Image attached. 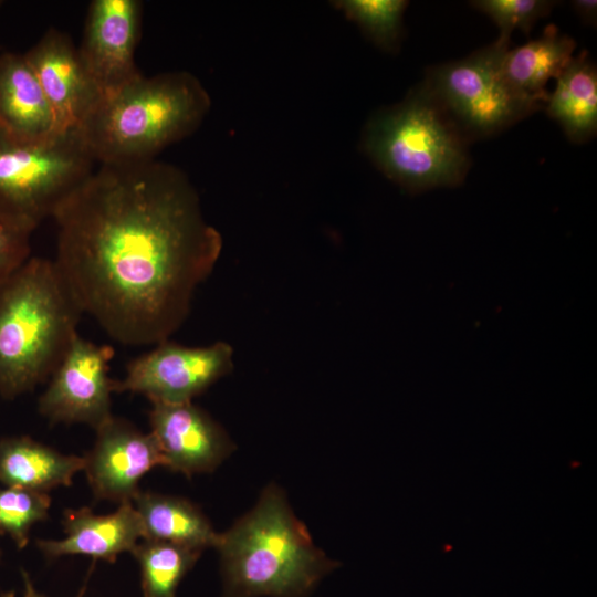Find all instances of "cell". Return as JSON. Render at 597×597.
Here are the masks:
<instances>
[{"label":"cell","instance_id":"obj_9","mask_svg":"<svg viewBox=\"0 0 597 597\" xmlns=\"http://www.w3.org/2000/svg\"><path fill=\"white\" fill-rule=\"evenodd\" d=\"M113 346L73 338L38 400L51 423H84L98 429L112 415L114 379L108 376Z\"/></svg>","mask_w":597,"mask_h":597},{"label":"cell","instance_id":"obj_26","mask_svg":"<svg viewBox=\"0 0 597 597\" xmlns=\"http://www.w3.org/2000/svg\"><path fill=\"white\" fill-rule=\"evenodd\" d=\"M21 576H22V582H23V587H24L23 588L24 597H46L35 589L30 575L25 570L21 572Z\"/></svg>","mask_w":597,"mask_h":597},{"label":"cell","instance_id":"obj_15","mask_svg":"<svg viewBox=\"0 0 597 597\" xmlns=\"http://www.w3.org/2000/svg\"><path fill=\"white\" fill-rule=\"evenodd\" d=\"M0 127L29 142L63 134L57 130L50 103L23 54L0 53Z\"/></svg>","mask_w":597,"mask_h":597},{"label":"cell","instance_id":"obj_7","mask_svg":"<svg viewBox=\"0 0 597 597\" xmlns=\"http://www.w3.org/2000/svg\"><path fill=\"white\" fill-rule=\"evenodd\" d=\"M507 49L496 40L428 72L423 86L468 140L494 135L543 107L507 81L503 71Z\"/></svg>","mask_w":597,"mask_h":597},{"label":"cell","instance_id":"obj_5","mask_svg":"<svg viewBox=\"0 0 597 597\" xmlns=\"http://www.w3.org/2000/svg\"><path fill=\"white\" fill-rule=\"evenodd\" d=\"M467 143L423 84L378 111L363 134V148L378 169L413 191L461 184L470 165Z\"/></svg>","mask_w":597,"mask_h":597},{"label":"cell","instance_id":"obj_24","mask_svg":"<svg viewBox=\"0 0 597 597\" xmlns=\"http://www.w3.org/2000/svg\"><path fill=\"white\" fill-rule=\"evenodd\" d=\"M34 227L0 217V283L31 256Z\"/></svg>","mask_w":597,"mask_h":597},{"label":"cell","instance_id":"obj_29","mask_svg":"<svg viewBox=\"0 0 597 597\" xmlns=\"http://www.w3.org/2000/svg\"><path fill=\"white\" fill-rule=\"evenodd\" d=\"M0 557H1V549H0Z\"/></svg>","mask_w":597,"mask_h":597},{"label":"cell","instance_id":"obj_23","mask_svg":"<svg viewBox=\"0 0 597 597\" xmlns=\"http://www.w3.org/2000/svg\"><path fill=\"white\" fill-rule=\"evenodd\" d=\"M556 1L549 0H475L470 4L480 10L500 29L498 41L510 45L511 34L520 29L528 34L537 20L547 17Z\"/></svg>","mask_w":597,"mask_h":597},{"label":"cell","instance_id":"obj_11","mask_svg":"<svg viewBox=\"0 0 597 597\" xmlns=\"http://www.w3.org/2000/svg\"><path fill=\"white\" fill-rule=\"evenodd\" d=\"M92 449L83 457L93 494L98 500L132 502L140 479L165 459L154 436L112 416L98 429Z\"/></svg>","mask_w":597,"mask_h":597},{"label":"cell","instance_id":"obj_17","mask_svg":"<svg viewBox=\"0 0 597 597\" xmlns=\"http://www.w3.org/2000/svg\"><path fill=\"white\" fill-rule=\"evenodd\" d=\"M142 523L143 540L182 545L196 549L216 548V532L192 502L174 495L139 491L132 501Z\"/></svg>","mask_w":597,"mask_h":597},{"label":"cell","instance_id":"obj_28","mask_svg":"<svg viewBox=\"0 0 597 597\" xmlns=\"http://www.w3.org/2000/svg\"><path fill=\"white\" fill-rule=\"evenodd\" d=\"M2 4V1H0V6Z\"/></svg>","mask_w":597,"mask_h":597},{"label":"cell","instance_id":"obj_25","mask_svg":"<svg viewBox=\"0 0 597 597\" xmlns=\"http://www.w3.org/2000/svg\"><path fill=\"white\" fill-rule=\"evenodd\" d=\"M575 13L583 23L596 25L597 21V1L596 0H574L572 1Z\"/></svg>","mask_w":597,"mask_h":597},{"label":"cell","instance_id":"obj_8","mask_svg":"<svg viewBox=\"0 0 597 597\" xmlns=\"http://www.w3.org/2000/svg\"><path fill=\"white\" fill-rule=\"evenodd\" d=\"M232 367L233 348L226 342L189 347L167 339L130 360L114 392L139 394L151 404L191 402Z\"/></svg>","mask_w":597,"mask_h":597},{"label":"cell","instance_id":"obj_12","mask_svg":"<svg viewBox=\"0 0 597 597\" xmlns=\"http://www.w3.org/2000/svg\"><path fill=\"white\" fill-rule=\"evenodd\" d=\"M149 425L165 468L188 478L212 472L235 448L226 430L192 401L151 404Z\"/></svg>","mask_w":597,"mask_h":597},{"label":"cell","instance_id":"obj_13","mask_svg":"<svg viewBox=\"0 0 597 597\" xmlns=\"http://www.w3.org/2000/svg\"><path fill=\"white\" fill-rule=\"evenodd\" d=\"M23 55L50 103L57 130L78 132L101 95L70 36L49 29Z\"/></svg>","mask_w":597,"mask_h":597},{"label":"cell","instance_id":"obj_27","mask_svg":"<svg viewBox=\"0 0 597 597\" xmlns=\"http://www.w3.org/2000/svg\"><path fill=\"white\" fill-rule=\"evenodd\" d=\"M14 596H15V594H14V591H12V590H9V591H2V593L0 594V597H14Z\"/></svg>","mask_w":597,"mask_h":597},{"label":"cell","instance_id":"obj_4","mask_svg":"<svg viewBox=\"0 0 597 597\" xmlns=\"http://www.w3.org/2000/svg\"><path fill=\"white\" fill-rule=\"evenodd\" d=\"M83 312L53 259L30 256L0 283V396L14 399L49 380Z\"/></svg>","mask_w":597,"mask_h":597},{"label":"cell","instance_id":"obj_14","mask_svg":"<svg viewBox=\"0 0 597 597\" xmlns=\"http://www.w3.org/2000/svg\"><path fill=\"white\" fill-rule=\"evenodd\" d=\"M65 536L61 540H38L40 552L50 559L84 555L115 562L122 553H132L143 527L132 502L119 504L109 514L97 515L88 507L66 510L62 520Z\"/></svg>","mask_w":597,"mask_h":597},{"label":"cell","instance_id":"obj_10","mask_svg":"<svg viewBox=\"0 0 597 597\" xmlns=\"http://www.w3.org/2000/svg\"><path fill=\"white\" fill-rule=\"evenodd\" d=\"M140 17L138 0H94L90 4L77 50L101 97L142 75L135 64Z\"/></svg>","mask_w":597,"mask_h":597},{"label":"cell","instance_id":"obj_18","mask_svg":"<svg viewBox=\"0 0 597 597\" xmlns=\"http://www.w3.org/2000/svg\"><path fill=\"white\" fill-rule=\"evenodd\" d=\"M575 48L574 39L559 33L555 25H547L537 39L507 49L504 74L520 94L544 106L549 94L546 84L572 62Z\"/></svg>","mask_w":597,"mask_h":597},{"label":"cell","instance_id":"obj_16","mask_svg":"<svg viewBox=\"0 0 597 597\" xmlns=\"http://www.w3.org/2000/svg\"><path fill=\"white\" fill-rule=\"evenodd\" d=\"M84 458L63 454L28 436L0 439V482L4 486L44 492L72 484Z\"/></svg>","mask_w":597,"mask_h":597},{"label":"cell","instance_id":"obj_6","mask_svg":"<svg viewBox=\"0 0 597 597\" xmlns=\"http://www.w3.org/2000/svg\"><path fill=\"white\" fill-rule=\"evenodd\" d=\"M95 163L77 132L29 142L0 127V217L36 229L95 169Z\"/></svg>","mask_w":597,"mask_h":597},{"label":"cell","instance_id":"obj_1","mask_svg":"<svg viewBox=\"0 0 597 597\" xmlns=\"http://www.w3.org/2000/svg\"><path fill=\"white\" fill-rule=\"evenodd\" d=\"M52 219L54 264L83 314L123 345L169 339L222 251L187 175L156 159L100 165Z\"/></svg>","mask_w":597,"mask_h":597},{"label":"cell","instance_id":"obj_21","mask_svg":"<svg viewBox=\"0 0 597 597\" xmlns=\"http://www.w3.org/2000/svg\"><path fill=\"white\" fill-rule=\"evenodd\" d=\"M378 48L395 51L402 33L405 0H339L333 2Z\"/></svg>","mask_w":597,"mask_h":597},{"label":"cell","instance_id":"obj_22","mask_svg":"<svg viewBox=\"0 0 597 597\" xmlns=\"http://www.w3.org/2000/svg\"><path fill=\"white\" fill-rule=\"evenodd\" d=\"M50 506L48 493L0 488V533L9 535L18 548H24L32 526L48 519Z\"/></svg>","mask_w":597,"mask_h":597},{"label":"cell","instance_id":"obj_2","mask_svg":"<svg viewBox=\"0 0 597 597\" xmlns=\"http://www.w3.org/2000/svg\"><path fill=\"white\" fill-rule=\"evenodd\" d=\"M222 597H306L336 563L314 543L283 491L268 485L252 510L220 533Z\"/></svg>","mask_w":597,"mask_h":597},{"label":"cell","instance_id":"obj_19","mask_svg":"<svg viewBox=\"0 0 597 597\" xmlns=\"http://www.w3.org/2000/svg\"><path fill=\"white\" fill-rule=\"evenodd\" d=\"M546 112L574 143H584L597 130V71L586 51L574 56L555 80Z\"/></svg>","mask_w":597,"mask_h":597},{"label":"cell","instance_id":"obj_3","mask_svg":"<svg viewBox=\"0 0 597 597\" xmlns=\"http://www.w3.org/2000/svg\"><path fill=\"white\" fill-rule=\"evenodd\" d=\"M210 106L209 93L189 72L142 74L101 97L77 133L100 165L151 160L191 135Z\"/></svg>","mask_w":597,"mask_h":597},{"label":"cell","instance_id":"obj_20","mask_svg":"<svg viewBox=\"0 0 597 597\" xmlns=\"http://www.w3.org/2000/svg\"><path fill=\"white\" fill-rule=\"evenodd\" d=\"M202 551L167 542L142 540L132 554L138 562L144 597H176L177 588Z\"/></svg>","mask_w":597,"mask_h":597}]
</instances>
